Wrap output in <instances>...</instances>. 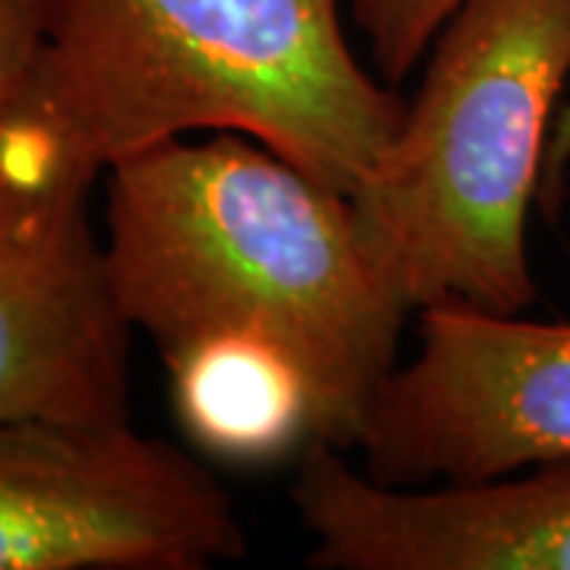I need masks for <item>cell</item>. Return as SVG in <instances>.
<instances>
[{"label":"cell","instance_id":"cell-1","mask_svg":"<svg viewBox=\"0 0 570 570\" xmlns=\"http://www.w3.org/2000/svg\"><path fill=\"white\" fill-rule=\"evenodd\" d=\"M105 178V273L130 330L163 358L213 336L269 343L305 377L311 444L358 448L409 307L346 194L238 134L159 142Z\"/></svg>","mask_w":570,"mask_h":570},{"label":"cell","instance_id":"cell-2","mask_svg":"<svg viewBox=\"0 0 570 570\" xmlns=\"http://www.w3.org/2000/svg\"><path fill=\"white\" fill-rule=\"evenodd\" d=\"M45 45L0 175L92 190L184 134L261 142L346 194L381 171L406 102L352 55L340 0H41Z\"/></svg>","mask_w":570,"mask_h":570},{"label":"cell","instance_id":"cell-3","mask_svg":"<svg viewBox=\"0 0 570 570\" xmlns=\"http://www.w3.org/2000/svg\"><path fill=\"white\" fill-rule=\"evenodd\" d=\"M431 51L387 159L352 197L355 219L409 311L523 314L535 302L527 219L570 77V0H463Z\"/></svg>","mask_w":570,"mask_h":570},{"label":"cell","instance_id":"cell-4","mask_svg":"<svg viewBox=\"0 0 570 570\" xmlns=\"http://www.w3.org/2000/svg\"><path fill=\"white\" fill-rule=\"evenodd\" d=\"M245 551L216 475L130 419L0 422V570H206Z\"/></svg>","mask_w":570,"mask_h":570},{"label":"cell","instance_id":"cell-5","mask_svg":"<svg viewBox=\"0 0 570 570\" xmlns=\"http://www.w3.org/2000/svg\"><path fill=\"white\" fill-rule=\"evenodd\" d=\"M358 450L384 485H469L570 460V324L444 305L374 400Z\"/></svg>","mask_w":570,"mask_h":570},{"label":"cell","instance_id":"cell-6","mask_svg":"<svg viewBox=\"0 0 570 570\" xmlns=\"http://www.w3.org/2000/svg\"><path fill=\"white\" fill-rule=\"evenodd\" d=\"M86 200L0 181V422L130 419V324Z\"/></svg>","mask_w":570,"mask_h":570},{"label":"cell","instance_id":"cell-7","mask_svg":"<svg viewBox=\"0 0 570 570\" xmlns=\"http://www.w3.org/2000/svg\"><path fill=\"white\" fill-rule=\"evenodd\" d=\"M292 504L324 570H570V460L469 485L400 489L307 444Z\"/></svg>","mask_w":570,"mask_h":570},{"label":"cell","instance_id":"cell-8","mask_svg":"<svg viewBox=\"0 0 570 570\" xmlns=\"http://www.w3.org/2000/svg\"><path fill=\"white\" fill-rule=\"evenodd\" d=\"M175 412L200 448L232 460H266L311 444V396L279 348L250 336H213L163 358Z\"/></svg>","mask_w":570,"mask_h":570},{"label":"cell","instance_id":"cell-9","mask_svg":"<svg viewBox=\"0 0 570 570\" xmlns=\"http://www.w3.org/2000/svg\"><path fill=\"white\" fill-rule=\"evenodd\" d=\"M463 0H352L371 61L387 82L406 80Z\"/></svg>","mask_w":570,"mask_h":570},{"label":"cell","instance_id":"cell-10","mask_svg":"<svg viewBox=\"0 0 570 570\" xmlns=\"http://www.w3.org/2000/svg\"><path fill=\"white\" fill-rule=\"evenodd\" d=\"M41 45V0H0V146L29 96Z\"/></svg>","mask_w":570,"mask_h":570},{"label":"cell","instance_id":"cell-11","mask_svg":"<svg viewBox=\"0 0 570 570\" xmlns=\"http://www.w3.org/2000/svg\"><path fill=\"white\" fill-rule=\"evenodd\" d=\"M570 168V105L558 111L554 130H551L549 153L542 165V184H539V206L546 213H554L564 200V175Z\"/></svg>","mask_w":570,"mask_h":570}]
</instances>
